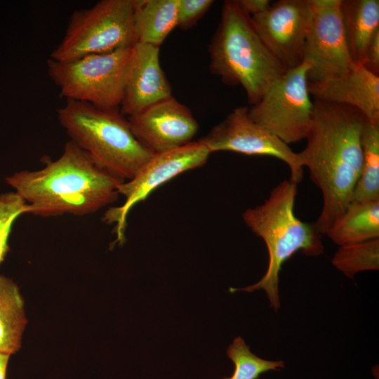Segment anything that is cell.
Masks as SVG:
<instances>
[{"mask_svg": "<svg viewBox=\"0 0 379 379\" xmlns=\"http://www.w3.org/2000/svg\"><path fill=\"white\" fill-rule=\"evenodd\" d=\"M366 119L351 106L313 101L307 145L300 154L322 194V209L314 222L321 235L352 200L361 171V133Z\"/></svg>", "mask_w": 379, "mask_h": 379, "instance_id": "6da1fadb", "label": "cell"}, {"mask_svg": "<svg viewBox=\"0 0 379 379\" xmlns=\"http://www.w3.org/2000/svg\"><path fill=\"white\" fill-rule=\"evenodd\" d=\"M44 166L21 171L6 178L29 207L41 217L63 214L84 215L115 202L118 187L124 182L100 168L90 155L72 141L61 156L43 159Z\"/></svg>", "mask_w": 379, "mask_h": 379, "instance_id": "7a4b0ae2", "label": "cell"}, {"mask_svg": "<svg viewBox=\"0 0 379 379\" xmlns=\"http://www.w3.org/2000/svg\"><path fill=\"white\" fill-rule=\"evenodd\" d=\"M298 184L290 179L279 182L261 204L246 209L242 218L245 224L265 243L269 262L267 271L256 284L241 288H230L253 292L263 289L274 311L280 307L279 274L283 264L294 253L301 251L307 256L323 253L321 234L314 222L300 220L294 206Z\"/></svg>", "mask_w": 379, "mask_h": 379, "instance_id": "3957f363", "label": "cell"}, {"mask_svg": "<svg viewBox=\"0 0 379 379\" xmlns=\"http://www.w3.org/2000/svg\"><path fill=\"white\" fill-rule=\"evenodd\" d=\"M208 51L211 73L227 85H241L251 105L286 72L235 0L224 1Z\"/></svg>", "mask_w": 379, "mask_h": 379, "instance_id": "277c9868", "label": "cell"}, {"mask_svg": "<svg viewBox=\"0 0 379 379\" xmlns=\"http://www.w3.org/2000/svg\"><path fill=\"white\" fill-rule=\"evenodd\" d=\"M57 117L71 141L100 168L124 182L132 179L154 154L138 141L119 109L66 100Z\"/></svg>", "mask_w": 379, "mask_h": 379, "instance_id": "5b68a950", "label": "cell"}, {"mask_svg": "<svg viewBox=\"0 0 379 379\" xmlns=\"http://www.w3.org/2000/svg\"><path fill=\"white\" fill-rule=\"evenodd\" d=\"M133 13V0H102L75 11L49 58L67 61L133 47L136 44Z\"/></svg>", "mask_w": 379, "mask_h": 379, "instance_id": "8992f818", "label": "cell"}, {"mask_svg": "<svg viewBox=\"0 0 379 379\" xmlns=\"http://www.w3.org/2000/svg\"><path fill=\"white\" fill-rule=\"evenodd\" d=\"M131 48L67 61L48 58V73L66 100L101 109H119Z\"/></svg>", "mask_w": 379, "mask_h": 379, "instance_id": "52a82bcc", "label": "cell"}, {"mask_svg": "<svg viewBox=\"0 0 379 379\" xmlns=\"http://www.w3.org/2000/svg\"><path fill=\"white\" fill-rule=\"evenodd\" d=\"M310 68L304 60L287 70L248 110L254 122L287 145L305 139L311 128L313 101L307 79Z\"/></svg>", "mask_w": 379, "mask_h": 379, "instance_id": "ba28073f", "label": "cell"}, {"mask_svg": "<svg viewBox=\"0 0 379 379\" xmlns=\"http://www.w3.org/2000/svg\"><path fill=\"white\" fill-rule=\"evenodd\" d=\"M210 154L200 140L154 154L132 179L121 183L118 191L124 197V202L119 206L110 207L102 218L105 223L115 225V242L123 244L125 241L127 216L136 204L178 175L205 164Z\"/></svg>", "mask_w": 379, "mask_h": 379, "instance_id": "9c48e42d", "label": "cell"}, {"mask_svg": "<svg viewBox=\"0 0 379 379\" xmlns=\"http://www.w3.org/2000/svg\"><path fill=\"white\" fill-rule=\"evenodd\" d=\"M248 107H238L200 140L211 152L232 151L251 156H268L284 161L289 168L290 180L298 184L303 178V162L299 153L277 135L254 122Z\"/></svg>", "mask_w": 379, "mask_h": 379, "instance_id": "30bf717a", "label": "cell"}, {"mask_svg": "<svg viewBox=\"0 0 379 379\" xmlns=\"http://www.w3.org/2000/svg\"><path fill=\"white\" fill-rule=\"evenodd\" d=\"M312 17L304 47V60L311 66L308 81L344 75L357 65L345 35L341 0H311Z\"/></svg>", "mask_w": 379, "mask_h": 379, "instance_id": "8fae6325", "label": "cell"}, {"mask_svg": "<svg viewBox=\"0 0 379 379\" xmlns=\"http://www.w3.org/2000/svg\"><path fill=\"white\" fill-rule=\"evenodd\" d=\"M312 17L311 0H279L250 18L264 44L287 71L304 61Z\"/></svg>", "mask_w": 379, "mask_h": 379, "instance_id": "7c38bea8", "label": "cell"}, {"mask_svg": "<svg viewBox=\"0 0 379 379\" xmlns=\"http://www.w3.org/2000/svg\"><path fill=\"white\" fill-rule=\"evenodd\" d=\"M127 119L135 138L153 154L192 142L199 128L190 109L173 95Z\"/></svg>", "mask_w": 379, "mask_h": 379, "instance_id": "4fadbf2b", "label": "cell"}, {"mask_svg": "<svg viewBox=\"0 0 379 379\" xmlns=\"http://www.w3.org/2000/svg\"><path fill=\"white\" fill-rule=\"evenodd\" d=\"M159 48L136 43L127 62L120 112L127 117L172 96L159 63Z\"/></svg>", "mask_w": 379, "mask_h": 379, "instance_id": "5bb4252c", "label": "cell"}, {"mask_svg": "<svg viewBox=\"0 0 379 379\" xmlns=\"http://www.w3.org/2000/svg\"><path fill=\"white\" fill-rule=\"evenodd\" d=\"M310 94L321 101L349 105L371 122H379V76L357 65L348 73L308 81Z\"/></svg>", "mask_w": 379, "mask_h": 379, "instance_id": "9a60e30c", "label": "cell"}, {"mask_svg": "<svg viewBox=\"0 0 379 379\" xmlns=\"http://www.w3.org/2000/svg\"><path fill=\"white\" fill-rule=\"evenodd\" d=\"M340 11L350 57L363 65L368 46L379 29L378 0H341Z\"/></svg>", "mask_w": 379, "mask_h": 379, "instance_id": "2e32d148", "label": "cell"}, {"mask_svg": "<svg viewBox=\"0 0 379 379\" xmlns=\"http://www.w3.org/2000/svg\"><path fill=\"white\" fill-rule=\"evenodd\" d=\"M325 234L339 246L379 239V199L352 201Z\"/></svg>", "mask_w": 379, "mask_h": 379, "instance_id": "e0dca14e", "label": "cell"}, {"mask_svg": "<svg viewBox=\"0 0 379 379\" xmlns=\"http://www.w3.org/2000/svg\"><path fill=\"white\" fill-rule=\"evenodd\" d=\"M178 0H133L136 43L160 47L177 27Z\"/></svg>", "mask_w": 379, "mask_h": 379, "instance_id": "ac0fdd59", "label": "cell"}, {"mask_svg": "<svg viewBox=\"0 0 379 379\" xmlns=\"http://www.w3.org/2000/svg\"><path fill=\"white\" fill-rule=\"evenodd\" d=\"M26 323L24 301L18 286L0 275V352L11 355L20 348Z\"/></svg>", "mask_w": 379, "mask_h": 379, "instance_id": "d6986e66", "label": "cell"}, {"mask_svg": "<svg viewBox=\"0 0 379 379\" xmlns=\"http://www.w3.org/2000/svg\"><path fill=\"white\" fill-rule=\"evenodd\" d=\"M362 164L352 201L379 199V122L364 121L361 133Z\"/></svg>", "mask_w": 379, "mask_h": 379, "instance_id": "ffe728a7", "label": "cell"}, {"mask_svg": "<svg viewBox=\"0 0 379 379\" xmlns=\"http://www.w3.org/2000/svg\"><path fill=\"white\" fill-rule=\"evenodd\" d=\"M331 263L349 278L360 272L379 268V239L340 246Z\"/></svg>", "mask_w": 379, "mask_h": 379, "instance_id": "44dd1931", "label": "cell"}, {"mask_svg": "<svg viewBox=\"0 0 379 379\" xmlns=\"http://www.w3.org/2000/svg\"><path fill=\"white\" fill-rule=\"evenodd\" d=\"M227 354L233 361L235 368L230 377H223L221 379H258L265 372L279 371L284 367L282 361L265 360L252 353L241 337L234 340L227 350Z\"/></svg>", "mask_w": 379, "mask_h": 379, "instance_id": "7402d4cb", "label": "cell"}, {"mask_svg": "<svg viewBox=\"0 0 379 379\" xmlns=\"http://www.w3.org/2000/svg\"><path fill=\"white\" fill-rule=\"evenodd\" d=\"M29 207L15 192L0 194V263L8 251V238L15 220L28 213Z\"/></svg>", "mask_w": 379, "mask_h": 379, "instance_id": "603a6c76", "label": "cell"}, {"mask_svg": "<svg viewBox=\"0 0 379 379\" xmlns=\"http://www.w3.org/2000/svg\"><path fill=\"white\" fill-rule=\"evenodd\" d=\"M213 3L212 0H178L177 27L187 29L195 25Z\"/></svg>", "mask_w": 379, "mask_h": 379, "instance_id": "cb8c5ba5", "label": "cell"}, {"mask_svg": "<svg viewBox=\"0 0 379 379\" xmlns=\"http://www.w3.org/2000/svg\"><path fill=\"white\" fill-rule=\"evenodd\" d=\"M363 65L379 76V29L375 32L368 46Z\"/></svg>", "mask_w": 379, "mask_h": 379, "instance_id": "d4e9b609", "label": "cell"}, {"mask_svg": "<svg viewBox=\"0 0 379 379\" xmlns=\"http://www.w3.org/2000/svg\"><path fill=\"white\" fill-rule=\"evenodd\" d=\"M240 8L250 17L261 13L269 8V0H237Z\"/></svg>", "mask_w": 379, "mask_h": 379, "instance_id": "484cf974", "label": "cell"}, {"mask_svg": "<svg viewBox=\"0 0 379 379\" xmlns=\"http://www.w3.org/2000/svg\"><path fill=\"white\" fill-rule=\"evenodd\" d=\"M10 354L0 352V379H6V373Z\"/></svg>", "mask_w": 379, "mask_h": 379, "instance_id": "4316f807", "label": "cell"}]
</instances>
